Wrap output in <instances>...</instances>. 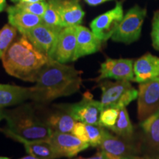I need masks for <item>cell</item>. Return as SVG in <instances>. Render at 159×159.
<instances>
[{
  "label": "cell",
  "mask_w": 159,
  "mask_h": 159,
  "mask_svg": "<svg viewBox=\"0 0 159 159\" xmlns=\"http://www.w3.org/2000/svg\"><path fill=\"white\" fill-rule=\"evenodd\" d=\"M7 7V2L6 0H0V13L5 11Z\"/></svg>",
  "instance_id": "obj_32"
},
{
  "label": "cell",
  "mask_w": 159,
  "mask_h": 159,
  "mask_svg": "<svg viewBox=\"0 0 159 159\" xmlns=\"http://www.w3.org/2000/svg\"><path fill=\"white\" fill-rule=\"evenodd\" d=\"M8 22L14 27L20 34L43 23L42 18L21 9L18 6H8L6 9Z\"/></svg>",
  "instance_id": "obj_17"
},
{
  "label": "cell",
  "mask_w": 159,
  "mask_h": 159,
  "mask_svg": "<svg viewBox=\"0 0 159 159\" xmlns=\"http://www.w3.org/2000/svg\"><path fill=\"white\" fill-rule=\"evenodd\" d=\"M151 37L154 48L159 51V11H157L154 14Z\"/></svg>",
  "instance_id": "obj_28"
},
{
  "label": "cell",
  "mask_w": 159,
  "mask_h": 159,
  "mask_svg": "<svg viewBox=\"0 0 159 159\" xmlns=\"http://www.w3.org/2000/svg\"><path fill=\"white\" fill-rule=\"evenodd\" d=\"M108 1H111V0H85V2L91 6H97Z\"/></svg>",
  "instance_id": "obj_31"
},
{
  "label": "cell",
  "mask_w": 159,
  "mask_h": 159,
  "mask_svg": "<svg viewBox=\"0 0 159 159\" xmlns=\"http://www.w3.org/2000/svg\"><path fill=\"white\" fill-rule=\"evenodd\" d=\"M89 144L90 146L99 147L102 142L106 128L100 125L85 124Z\"/></svg>",
  "instance_id": "obj_25"
},
{
  "label": "cell",
  "mask_w": 159,
  "mask_h": 159,
  "mask_svg": "<svg viewBox=\"0 0 159 159\" xmlns=\"http://www.w3.org/2000/svg\"><path fill=\"white\" fill-rule=\"evenodd\" d=\"M99 86L102 90L100 102L103 108H125L138 97V90L128 80H105Z\"/></svg>",
  "instance_id": "obj_4"
},
{
  "label": "cell",
  "mask_w": 159,
  "mask_h": 159,
  "mask_svg": "<svg viewBox=\"0 0 159 159\" xmlns=\"http://www.w3.org/2000/svg\"><path fill=\"white\" fill-rule=\"evenodd\" d=\"M137 99L138 118L142 122L159 110V77L139 83Z\"/></svg>",
  "instance_id": "obj_10"
},
{
  "label": "cell",
  "mask_w": 159,
  "mask_h": 159,
  "mask_svg": "<svg viewBox=\"0 0 159 159\" xmlns=\"http://www.w3.org/2000/svg\"><path fill=\"white\" fill-rule=\"evenodd\" d=\"M75 159H106V158H105L104 154L99 150L94 155V156L90 157V158H83V157H78V158H76Z\"/></svg>",
  "instance_id": "obj_30"
},
{
  "label": "cell",
  "mask_w": 159,
  "mask_h": 159,
  "mask_svg": "<svg viewBox=\"0 0 159 159\" xmlns=\"http://www.w3.org/2000/svg\"><path fill=\"white\" fill-rule=\"evenodd\" d=\"M19 159H43V158H37V157L33 156H27L25 157H23V158H19Z\"/></svg>",
  "instance_id": "obj_34"
},
{
  "label": "cell",
  "mask_w": 159,
  "mask_h": 159,
  "mask_svg": "<svg viewBox=\"0 0 159 159\" xmlns=\"http://www.w3.org/2000/svg\"><path fill=\"white\" fill-rule=\"evenodd\" d=\"M6 129L13 134L29 140L48 139L52 131L46 123L35 114L30 105H23L12 110H4Z\"/></svg>",
  "instance_id": "obj_3"
},
{
  "label": "cell",
  "mask_w": 159,
  "mask_h": 159,
  "mask_svg": "<svg viewBox=\"0 0 159 159\" xmlns=\"http://www.w3.org/2000/svg\"><path fill=\"white\" fill-rule=\"evenodd\" d=\"M62 28L41 24L23 34L39 50L49 58L53 59L58 36Z\"/></svg>",
  "instance_id": "obj_8"
},
{
  "label": "cell",
  "mask_w": 159,
  "mask_h": 159,
  "mask_svg": "<svg viewBox=\"0 0 159 159\" xmlns=\"http://www.w3.org/2000/svg\"><path fill=\"white\" fill-rule=\"evenodd\" d=\"M49 60L21 34L10 46L2 61L9 75L26 82L35 83L41 69Z\"/></svg>",
  "instance_id": "obj_2"
},
{
  "label": "cell",
  "mask_w": 159,
  "mask_h": 159,
  "mask_svg": "<svg viewBox=\"0 0 159 159\" xmlns=\"http://www.w3.org/2000/svg\"><path fill=\"white\" fill-rule=\"evenodd\" d=\"M77 45L73 61L100 50L102 41L92 31L81 25L77 26Z\"/></svg>",
  "instance_id": "obj_16"
},
{
  "label": "cell",
  "mask_w": 159,
  "mask_h": 159,
  "mask_svg": "<svg viewBox=\"0 0 159 159\" xmlns=\"http://www.w3.org/2000/svg\"><path fill=\"white\" fill-rule=\"evenodd\" d=\"M30 87L11 84H0V109L22 103L30 99Z\"/></svg>",
  "instance_id": "obj_20"
},
{
  "label": "cell",
  "mask_w": 159,
  "mask_h": 159,
  "mask_svg": "<svg viewBox=\"0 0 159 159\" xmlns=\"http://www.w3.org/2000/svg\"><path fill=\"white\" fill-rule=\"evenodd\" d=\"M137 159H146V158H145L144 157H143V156H140V157H139V158Z\"/></svg>",
  "instance_id": "obj_38"
},
{
  "label": "cell",
  "mask_w": 159,
  "mask_h": 159,
  "mask_svg": "<svg viewBox=\"0 0 159 159\" xmlns=\"http://www.w3.org/2000/svg\"><path fill=\"white\" fill-rule=\"evenodd\" d=\"M48 140L60 158L76 156L79 152L90 147L89 143L83 142L73 134L66 133L52 132Z\"/></svg>",
  "instance_id": "obj_13"
},
{
  "label": "cell",
  "mask_w": 159,
  "mask_h": 159,
  "mask_svg": "<svg viewBox=\"0 0 159 159\" xmlns=\"http://www.w3.org/2000/svg\"><path fill=\"white\" fill-rule=\"evenodd\" d=\"M56 107L68 112L77 122L91 125H99V116L103 109L100 101L93 99V95L88 91L78 102L61 104Z\"/></svg>",
  "instance_id": "obj_7"
},
{
  "label": "cell",
  "mask_w": 159,
  "mask_h": 159,
  "mask_svg": "<svg viewBox=\"0 0 159 159\" xmlns=\"http://www.w3.org/2000/svg\"><path fill=\"white\" fill-rule=\"evenodd\" d=\"M99 147L106 159H137L142 156L140 142H137L135 138L114 136L107 128Z\"/></svg>",
  "instance_id": "obj_5"
},
{
  "label": "cell",
  "mask_w": 159,
  "mask_h": 159,
  "mask_svg": "<svg viewBox=\"0 0 159 159\" xmlns=\"http://www.w3.org/2000/svg\"><path fill=\"white\" fill-rule=\"evenodd\" d=\"M45 121L52 132L71 134L77 121L66 111L59 109Z\"/></svg>",
  "instance_id": "obj_21"
},
{
  "label": "cell",
  "mask_w": 159,
  "mask_h": 159,
  "mask_svg": "<svg viewBox=\"0 0 159 159\" xmlns=\"http://www.w3.org/2000/svg\"><path fill=\"white\" fill-rule=\"evenodd\" d=\"M0 159H10L9 158H7V157H2L0 156Z\"/></svg>",
  "instance_id": "obj_37"
},
{
  "label": "cell",
  "mask_w": 159,
  "mask_h": 159,
  "mask_svg": "<svg viewBox=\"0 0 159 159\" xmlns=\"http://www.w3.org/2000/svg\"><path fill=\"white\" fill-rule=\"evenodd\" d=\"M17 30L10 25H6L0 29V59L2 58L11 43L17 35Z\"/></svg>",
  "instance_id": "obj_24"
},
{
  "label": "cell",
  "mask_w": 159,
  "mask_h": 159,
  "mask_svg": "<svg viewBox=\"0 0 159 159\" xmlns=\"http://www.w3.org/2000/svg\"><path fill=\"white\" fill-rule=\"evenodd\" d=\"M77 26L63 27L58 36L53 60L66 63L73 61L77 45Z\"/></svg>",
  "instance_id": "obj_14"
},
{
  "label": "cell",
  "mask_w": 159,
  "mask_h": 159,
  "mask_svg": "<svg viewBox=\"0 0 159 159\" xmlns=\"http://www.w3.org/2000/svg\"><path fill=\"white\" fill-rule=\"evenodd\" d=\"M142 156L146 159H159V110L140 123Z\"/></svg>",
  "instance_id": "obj_9"
},
{
  "label": "cell",
  "mask_w": 159,
  "mask_h": 159,
  "mask_svg": "<svg viewBox=\"0 0 159 159\" xmlns=\"http://www.w3.org/2000/svg\"><path fill=\"white\" fill-rule=\"evenodd\" d=\"M43 0H21V2H26V3H32V2H41Z\"/></svg>",
  "instance_id": "obj_33"
},
{
  "label": "cell",
  "mask_w": 159,
  "mask_h": 159,
  "mask_svg": "<svg viewBox=\"0 0 159 159\" xmlns=\"http://www.w3.org/2000/svg\"><path fill=\"white\" fill-rule=\"evenodd\" d=\"M119 114V109L114 108H103L99 116V125L111 130L116 124Z\"/></svg>",
  "instance_id": "obj_26"
},
{
  "label": "cell",
  "mask_w": 159,
  "mask_h": 159,
  "mask_svg": "<svg viewBox=\"0 0 159 159\" xmlns=\"http://www.w3.org/2000/svg\"><path fill=\"white\" fill-rule=\"evenodd\" d=\"M58 12L62 27L80 25L85 16L79 0H58Z\"/></svg>",
  "instance_id": "obj_19"
},
{
  "label": "cell",
  "mask_w": 159,
  "mask_h": 159,
  "mask_svg": "<svg viewBox=\"0 0 159 159\" xmlns=\"http://www.w3.org/2000/svg\"><path fill=\"white\" fill-rule=\"evenodd\" d=\"M12 2H15V3H18V2H19L20 1H21V0H11Z\"/></svg>",
  "instance_id": "obj_36"
},
{
  "label": "cell",
  "mask_w": 159,
  "mask_h": 159,
  "mask_svg": "<svg viewBox=\"0 0 159 159\" xmlns=\"http://www.w3.org/2000/svg\"><path fill=\"white\" fill-rule=\"evenodd\" d=\"M134 82L142 83L159 77V57L147 53L134 63Z\"/></svg>",
  "instance_id": "obj_18"
},
{
  "label": "cell",
  "mask_w": 159,
  "mask_h": 159,
  "mask_svg": "<svg viewBox=\"0 0 159 159\" xmlns=\"http://www.w3.org/2000/svg\"><path fill=\"white\" fill-rule=\"evenodd\" d=\"M134 61L131 59L108 58L101 63L99 75L95 80L97 82L102 80L111 78L116 80L134 81Z\"/></svg>",
  "instance_id": "obj_12"
},
{
  "label": "cell",
  "mask_w": 159,
  "mask_h": 159,
  "mask_svg": "<svg viewBox=\"0 0 159 159\" xmlns=\"http://www.w3.org/2000/svg\"><path fill=\"white\" fill-rule=\"evenodd\" d=\"M82 71L73 66L50 59L40 72L34 86L30 87V99L47 104L60 97L77 93L82 85Z\"/></svg>",
  "instance_id": "obj_1"
},
{
  "label": "cell",
  "mask_w": 159,
  "mask_h": 159,
  "mask_svg": "<svg viewBox=\"0 0 159 159\" xmlns=\"http://www.w3.org/2000/svg\"><path fill=\"white\" fill-rule=\"evenodd\" d=\"M18 7L24 11L29 12V13H33V14L36 15L38 16L42 17L44 14L47 8L48 2L47 1L37 2H32V3H26V2H18L16 4Z\"/></svg>",
  "instance_id": "obj_27"
},
{
  "label": "cell",
  "mask_w": 159,
  "mask_h": 159,
  "mask_svg": "<svg viewBox=\"0 0 159 159\" xmlns=\"http://www.w3.org/2000/svg\"><path fill=\"white\" fill-rule=\"evenodd\" d=\"M1 130L7 137L21 143L25 147L27 153L30 156L43 159H57L60 158L59 155L57 153L48 139L29 140L13 134L7 129H2Z\"/></svg>",
  "instance_id": "obj_15"
},
{
  "label": "cell",
  "mask_w": 159,
  "mask_h": 159,
  "mask_svg": "<svg viewBox=\"0 0 159 159\" xmlns=\"http://www.w3.org/2000/svg\"><path fill=\"white\" fill-rule=\"evenodd\" d=\"M4 119V110L3 109H0V121Z\"/></svg>",
  "instance_id": "obj_35"
},
{
  "label": "cell",
  "mask_w": 159,
  "mask_h": 159,
  "mask_svg": "<svg viewBox=\"0 0 159 159\" xmlns=\"http://www.w3.org/2000/svg\"><path fill=\"white\" fill-rule=\"evenodd\" d=\"M124 17L122 4L117 2L114 8L97 16L90 24L91 31L102 41L111 39Z\"/></svg>",
  "instance_id": "obj_11"
},
{
  "label": "cell",
  "mask_w": 159,
  "mask_h": 159,
  "mask_svg": "<svg viewBox=\"0 0 159 159\" xmlns=\"http://www.w3.org/2000/svg\"><path fill=\"white\" fill-rule=\"evenodd\" d=\"M146 15L145 8H142L138 5L133 7L124 16L111 39L116 42L125 43L137 41L141 35Z\"/></svg>",
  "instance_id": "obj_6"
},
{
  "label": "cell",
  "mask_w": 159,
  "mask_h": 159,
  "mask_svg": "<svg viewBox=\"0 0 159 159\" xmlns=\"http://www.w3.org/2000/svg\"><path fill=\"white\" fill-rule=\"evenodd\" d=\"M116 136L125 139H134V128L129 117L126 107L119 109V114L116 124L111 130Z\"/></svg>",
  "instance_id": "obj_22"
},
{
  "label": "cell",
  "mask_w": 159,
  "mask_h": 159,
  "mask_svg": "<svg viewBox=\"0 0 159 159\" xmlns=\"http://www.w3.org/2000/svg\"><path fill=\"white\" fill-rule=\"evenodd\" d=\"M48 5L42 17L43 23L53 27L63 28L58 12V0H48Z\"/></svg>",
  "instance_id": "obj_23"
},
{
  "label": "cell",
  "mask_w": 159,
  "mask_h": 159,
  "mask_svg": "<svg viewBox=\"0 0 159 159\" xmlns=\"http://www.w3.org/2000/svg\"><path fill=\"white\" fill-rule=\"evenodd\" d=\"M71 134H73L77 138L82 140L83 142L89 143L85 123H83L81 122H77L74 126L72 131H71Z\"/></svg>",
  "instance_id": "obj_29"
}]
</instances>
